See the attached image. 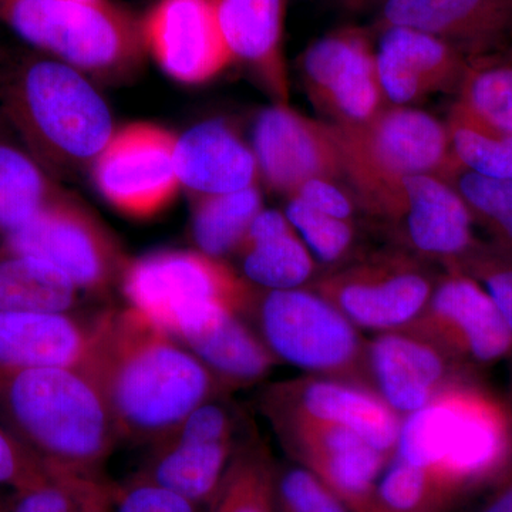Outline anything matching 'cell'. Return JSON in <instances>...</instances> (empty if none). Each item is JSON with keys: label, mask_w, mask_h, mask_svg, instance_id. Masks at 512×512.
Returning a JSON list of instances; mask_svg holds the SVG:
<instances>
[{"label": "cell", "mask_w": 512, "mask_h": 512, "mask_svg": "<svg viewBox=\"0 0 512 512\" xmlns=\"http://www.w3.org/2000/svg\"><path fill=\"white\" fill-rule=\"evenodd\" d=\"M109 404L121 440L153 446L200 404L228 393L180 340L136 309L101 312L82 366Z\"/></svg>", "instance_id": "1"}, {"label": "cell", "mask_w": 512, "mask_h": 512, "mask_svg": "<svg viewBox=\"0 0 512 512\" xmlns=\"http://www.w3.org/2000/svg\"><path fill=\"white\" fill-rule=\"evenodd\" d=\"M0 423L50 473L101 476L119 431L84 367H46L0 377Z\"/></svg>", "instance_id": "2"}, {"label": "cell", "mask_w": 512, "mask_h": 512, "mask_svg": "<svg viewBox=\"0 0 512 512\" xmlns=\"http://www.w3.org/2000/svg\"><path fill=\"white\" fill-rule=\"evenodd\" d=\"M0 103L23 146L52 175L93 167L116 133L106 100L86 74L55 57L5 63Z\"/></svg>", "instance_id": "3"}, {"label": "cell", "mask_w": 512, "mask_h": 512, "mask_svg": "<svg viewBox=\"0 0 512 512\" xmlns=\"http://www.w3.org/2000/svg\"><path fill=\"white\" fill-rule=\"evenodd\" d=\"M426 468L461 498L512 470V409L461 380L402 420L394 456Z\"/></svg>", "instance_id": "4"}, {"label": "cell", "mask_w": 512, "mask_h": 512, "mask_svg": "<svg viewBox=\"0 0 512 512\" xmlns=\"http://www.w3.org/2000/svg\"><path fill=\"white\" fill-rule=\"evenodd\" d=\"M128 306L181 343L228 312H244L252 286L237 269L200 251H157L128 261L120 281Z\"/></svg>", "instance_id": "5"}, {"label": "cell", "mask_w": 512, "mask_h": 512, "mask_svg": "<svg viewBox=\"0 0 512 512\" xmlns=\"http://www.w3.org/2000/svg\"><path fill=\"white\" fill-rule=\"evenodd\" d=\"M0 20L84 74L119 76L146 50L141 22L107 0H0Z\"/></svg>", "instance_id": "6"}, {"label": "cell", "mask_w": 512, "mask_h": 512, "mask_svg": "<svg viewBox=\"0 0 512 512\" xmlns=\"http://www.w3.org/2000/svg\"><path fill=\"white\" fill-rule=\"evenodd\" d=\"M242 316L278 363L306 375L370 387L362 330L312 288L265 291L252 286Z\"/></svg>", "instance_id": "7"}, {"label": "cell", "mask_w": 512, "mask_h": 512, "mask_svg": "<svg viewBox=\"0 0 512 512\" xmlns=\"http://www.w3.org/2000/svg\"><path fill=\"white\" fill-rule=\"evenodd\" d=\"M330 127L356 201L412 175L444 178L457 165L446 121L414 107L386 106L366 123Z\"/></svg>", "instance_id": "8"}, {"label": "cell", "mask_w": 512, "mask_h": 512, "mask_svg": "<svg viewBox=\"0 0 512 512\" xmlns=\"http://www.w3.org/2000/svg\"><path fill=\"white\" fill-rule=\"evenodd\" d=\"M393 247L431 265L458 268L483 242L476 222L453 185L437 175H412L359 201Z\"/></svg>", "instance_id": "9"}, {"label": "cell", "mask_w": 512, "mask_h": 512, "mask_svg": "<svg viewBox=\"0 0 512 512\" xmlns=\"http://www.w3.org/2000/svg\"><path fill=\"white\" fill-rule=\"evenodd\" d=\"M439 275L429 262L390 247L326 271L309 288L357 329L379 335L410 328L429 303Z\"/></svg>", "instance_id": "10"}, {"label": "cell", "mask_w": 512, "mask_h": 512, "mask_svg": "<svg viewBox=\"0 0 512 512\" xmlns=\"http://www.w3.org/2000/svg\"><path fill=\"white\" fill-rule=\"evenodd\" d=\"M227 394L212 397L150 446L138 480L150 481L207 507L235 451L248 434Z\"/></svg>", "instance_id": "11"}, {"label": "cell", "mask_w": 512, "mask_h": 512, "mask_svg": "<svg viewBox=\"0 0 512 512\" xmlns=\"http://www.w3.org/2000/svg\"><path fill=\"white\" fill-rule=\"evenodd\" d=\"M0 255L35 256L99 295L120 284L128 262L109 229L66 194L3 239Z\"/></svg>", "instance_id": "12"}, {"label": "cell", "mask_w": 512, "mask_h": 512, "mask_svg": "<svg viewBox=\"0 0 512 512\" xmlns=\"http://www.w3.org/2000/svg\"><path fill=\"white\" fill-rule=\"evenodd\" d=\"M404 332L426 340L470 373L512 356V332L493 299L458 268L440 272L429 303Z\"/></svg>", "instance_id": "13"}, {"label": "cell", "mask_w": 512, "mask_h": 512, "mask_svg": "<svg viewBox=\"0 0 512 512\" xmlns=\"http://www.w3.org/2000/svg\"><path fill=\"white\" fill-rule=\"evenodd\" d=\"M175 143L171 131L154 124L120 128L94 161V184L121 214L153 217L168 207L181 187Z\"/></svg>", "instance_id": "14"}, {"label": "cell", "mask_w": 512, "mask_h": 512, "mask_svg": "<svg viewBox=\"0 0 512 512\" xmlns=\"http://www.w3.org/2000/svg\"><path fill=\"white\" fill-rule=\"evenodd\" d=\"M301 69L312 103L332 126L366 123L386 107L366 30L348 26L320 37L303 53Z\"/></svg>", "instance_id": "15"}, {"label": "cell", "mask_w": 512, "mask_h": 512, "mask_svg": "<svg viewBox=\"0 0 512 512\" xmlns=\"http://www.w3.org/2000/svg\"><path fill=\"white\" fill-rule=\"evenodd\" d=\"M292 461L308 468L352 508L365 512L392 457L355 431L298 416H268Z\"/></svg>", "instance_id": "16"}, {"label": "cell", "mask_w": 512, "mask_h": 512, "mask_svg": "<svg viewBox=\"0 0 512 512\" xmlns=\"http://www.w3.org/2000/svg\"><path fill=\"white\" fill-rule=\"evenodd\" d=\"M268 416H298L355 431L386 456H394L402 417L372 389L349 380L306 375L276 383L261 397Z\"/></svg>", "instance_id": "17"}, {"label": "cell", "mask_w": 512, "mask_h": 512, "mask_svg": "<svg viewBox=\"0 0 512 512\" xmlns=\"http://www.w3.org/2000/svg\"><path fill=\"white\" fill-rule=\"evenodd\" d=\"M141 30L146 50L180 83L208 82L234 60L214 0H158Z\"/></svg>", "instance_id": "18"}, {"label": "cell", "mask_w": 512, "mask_h": 512, "mask_svg": "<svg viewBox=\"0 0 512 512\" xmlns=\"http://www.w3.org/2000/svg\"><path fill=\"white\" fill-rule=\"evenodd\" d=\"M252 151L259 177L285 197L312 178H342V161L330 124L308 119L285 103L259 114Z\"/></svg>", "instance_id": "19"}, {"label": "cell", "mask_w": 512, "mask_h": 512, "mask_svg": "<svg viewBox=\"0 0 512 512\" xmlns=\"http://www.w3.org/2000/svg\"><path fill=\"white\" fill-rule=\"evenodd\" d=\"M367 373L370 387L402 420L451 384L471 379L439 349L404 330L367 340Z\"/></svg>", "instance_id": "20"}, {"label": "cell", "mask_w": 512, "mask_h": 512, "mask_svg": "<svg viewBox=\"0 0 512 512\" xmlns=\"http://www.w3.org/2000/svg\"><path fill=\"white\" fill-rule=\"evenodd\" d=\"M463 52L439 37L384 28L376 69L387 106L412 107L431 94L456 92L468 66Z\"/></svg>", "instance_id": "21"}, {"label": "cell", "mask_w": 512, "mask_h": 512, "mask_svg": "<svg viewBox=\"0 0 512 512\" xmlns=\"http://www.w3.org/2000/svg\"><path fill=\"white\" fill-rule=\"evenodd\" d=\"M384 28L439 37L468 59L493 56L512 39V0H386Z\"/></svg>", "instance_id": "22"}, {"label": "cell", "mask_w": 512, "mask_h": 512, "mask_svg": "<svg viewBox=\"0 0 512 512\" xmlns=\"http://www.w3.org/2000/svg\"><path fill=\"white\" fill-rule=\"evenodd\" d=\"M96 318L76 312H0V377L46 367H82Z\"/></svg>", "instance_id": "23"}, {"label": "cell", "mask_w": 512, "mask_h": 512, "mask_svg": "<svg viewBox=\"0 0 512 512\" xmlns=\"http://www.w3.org/2000/svg\"><path fill=\"white\" fill-rule=\"evenodd\" d=\"M174 161L181 187L194 198L247 190L261 178L252 147L221 120L197 124L177 137Z\"/></svg>", "instance_id": "24"}, {"label": "cell", "mask_w": 512, "mask_h": 512, "mask_svg": "<svg viewBox=\"0 0 512 512\" xmlns=\"http://www.w3.org/2000/svg\"><path fill=\"white\" fill-rule=\"evenodd\" d=\"M234 255L239 262L238 274L254 288H309L318 278V262L285 212L259 211Z\"/></svg>", "instance_id": "25"}, {"label": "cell", "mask_w": 512, "mask_h": 512, "mask_svg": "<svg viewBox=\"0 0 512 512\" xmlns=\"http://www.w3.org/2000/svg\"><path fill=\"white\" fill-rule=\"evenodd\" d=\"M234 59L242 60L281 101L288 97L282 53L285 0H214Z\"/></svg>", "instance_id": "26"}, {"label": "cell", "mask_w": 512, "mask_h": 512, "mask_svg": "<svg viewBox=\"0 0 512 512\" xmlns=\"http://www.w3.org/2000/svg\"><path fill=\"white\" fill-rule=\"evenodd\" d=\"M183 345L227 392L261 382L278 360L239 312H228Z\"/></svg>", "instance_id": "27"}, {"label": "cell", "mask_w": 512, "mask_h": 512, "mask_svg": "<svg viewBox=\"0 0 512 512\" xmlns=\"http://www.w3.org/2000/svg\"><path fill=\"white\" fill-rule=\"evenodd\" d=\"M63 195L22 141L0 134V244Z\"/></svg>", "instance_id": "28"}, {"label": "cell", "mask_w": 512, "mask_h": 512, "mask_svg": "<svg viewBox=\"0 0 512 512\" xmlns=\"http://www.w3.org/2000/svg\"><path fill=\"white\" fill-rule=\"evenodd\" d=\"M80 289L49 262L28 255H0V312L70 313Z\"/></svg>", "instance_id": "29"}, {"label": "cell", "mask_w": 512, "mask_h": 512, "mask_svg": "<svg viewBox=\"0 0 512 512\" xmlns=\"http://www.w3.org/2000/svg\"><path fill=\"white\" fill-rule=\"evenodd\" d=\"M275 470L268 448L258 437L248 434L205 512H275Z\"/></svg>", "instance_id": "30"}, {"label": "cell", "mask_w": 512, "mask_h": 512, "mask_svg": "<svg viewBox=\"0 0 512 512\" xmlns=\"http://www.w3.org/2000/svg\"><path fill=\"white\" fill-rule=\"evenodd\" d=\"M261 210L262 195L256 187L195 198L191 231L198 251L220 259L235 254Z\"/></svg>", "instance_id": "31"}, {"label": "cell", "mask_w": 512, "mask_h": 512, "mask_svg": "<svg viewBox=\"0 0 512 512\" xmlns=\"http://www.w3.org/2000/svg\"><path fill=\"white\" fill-rule=\"evenodd\" d=\"M456 104L483 126L512 134V59L468 60Z\"/></svg>", "instance_id": "32"}, {"label": "cell", "mask_w": 512, "mask_h": 512, "mask_svg": "<svg viewBox=\"0 0 512 512\" xmlns=\"http://www.w3.org/2000/svg\"><path fill=\"white\" fill-rule=\"evenodd\" d=\"M117 493L103 476L52 473L37 487L13 491L6 512H113Z\"/></svg>", "instance_id": "33"}, {"label": "cell", "mask_w": 512, "mask_h": 512, "mask_svg": "<svg viewBox=\"0 0 512 512\" xmlns=\"http://www.w3.org/2000/svg\"><path fill=\"white\" fill-rule=\"evenodd\" d=\"M460 501L431 471L393 457L377 481L369 508L380 512H450Z\"/></svg>", "instance_id": "34"}, {"label": "cell", "mask_w": 512, "mask_h": 512, "mask_svg": "<svg viewBox=\"0 0 512 512\" xmlns=\"http://www.w3.org/2000/svg\"><path fill=\"white\" fill-rule=\"evenodd\" d=\"M460 194L490 247L512 259V180H495L456 165L444 177Z\"/></svg>", "instance_id": "35"}, {"label": "cell", "mask_w": 512, "mask_h": 512, "mask_svg": "<svg viewBox=\"0 0 512 512\" xmlns=\"http://www.w3.org/2000/svg\"><path fill=\"white\" fill-rule=\"evenodd\" d=\"M451 153L464 170L495 180H512V148L504 134L478 123L457 104L446 121Z\"/></svg>", "instance_id": "36"}, {"label": "cell", "mask_w": 512, "mask_h": 512, "mask_svg": "<svg viewBox=\"0 0 512 512\" xmlns=\"http://www.w3.org/2000/svg\"><path fill=\"white\" fill-rule=\"evenodd\" d=\"M285 214L318 265L325 266L328 271L348 264L360 255L356 254V222L330 217L293 197L288 198Z\"/></svg>", "instance_id": "37"}, {"label": "cell", "mask_w": 512, "mask_h": 512, "mask_svg": "<svg viewBox=\"0 0 512 512\" xmlns=\"http://www.w3.org/2000/svg\"><path fill=\"white\" fill-rule=\"evenodd\" d=\"M275 512H353L328 484L308 468L276 464Z\"/></svg>", "instance_id": "38"}, {"label": "cell", "mask_w": 512, "mask_h": 512, "mask_svg": "<svg viewBox=\"0 0 512 512\" xmlns=\"http://www.w3.org/2000/svg\"><path fill=\"white\" fill-rule=\"evenodd\" d=\"M458 269L483 285L512 332V259L483 244Z\"/></svg>", "instance_id": "39"}, {"label": "cell", "mask_w": 512, "mask_h": 512, "mask_svg": "<svg viewBox=\"0 0 512 512\" xmlns=\"http://www.w3.org/2000/svg\"><path fill=\"white\" fill-rule=\"evenodd\" d=\"M50 474L45 464L0 423V488L19 493L45 483Z\"/></svg>", "instance_id": "40"}, {"label": "cell", "mask_w": 512, "mask_h": 512, "mask_svg": "<svg viewBox=\"0 0 512 512\" xmlns=\"http://www.w3.org/2000/svg\"><path fill=\"white\" fill-rule=\"evenodd\" d=\"M113 512H205V508L160 485L133 478L119 487Z\"/></svg>", "instance_id": "41"}, {"label": "cell", "mask_w": 512, "mask_h": 512, "mask_svg": "<svg viewBox=\"0 0 512 512\" xmlns=\"http://www.w3.org/2000/svg\"><path fill=\"white\" fill-rule=\"evenodd\" d=\"M289 197L302 201L313 210L323 212L339 220L356 222L357 204L352 191H346L333 178H312L299 185ZM286 197V198H289Z\"/></svg>", "instance_id": "42"}, {"label": "cell", "mask_w": 512, "mask_h": 512, "mask_svg": "<svg viewBox=\"0 0 512 512\" xmlns=\"http://www.w3.org/2000/svg\"><path fill=\"white\" fill-rule=\"evenodd\" d=\"M476 512H512V470L495 484L493 493Z\"/></svg>", "instance_id": "43"}, {"label": "cell", "mask_w": 512, "mask_h": 512, "mask_svg": "<svg viewBox=\"0 0 512 512\" xmlns=\"http://www.w3.org/2000/svg\"><path fill=\"white\" fill-rule=\"evenodd\" d=\"M386 0H343L346 8L350 10H366L375 6L376 3H384Z\"/></svg>", "instance_id": "44"}, {"label": "cell", "mask_w": 512, "mask_h": 512, "mask_svg": "<svg viewBox=\"0 0 512 512\" xmlns=\"http://www.w3.org/2000/svg\"><path fill=\"white\" fill-rule=\"evenodd\" d=\"M3 490V488H0ZM13 491H10L9 494L0 493V512H6L9 507L10 498H12Z\"/></svg>", "instance_id": "45"}, {"label": "cell", "mask_w": 512, "mask_h": 512, "mask_svg": "<svg viewBox=\"0 0 512 512\" xmlns=\"http://www.w3.org/2000/svg\"><path fill=\"white\" fill-rule=\"evenodd\" d=\"M505 140H507V143L510 144V147L512 148V134H504Z\"/></svg>", "instance_id": "46"}, {"label": "cell", "mask_w": 512, "mask_h": 512, "mask_svg": "<svg viewBox=\"0 0 512 512\" xmlns=\"http://www.w3.org/2000/svg\"><path fill=\"white\" fill-rule=\"evenodd\" d=\"M365 512H380V511L373 510V508H369V510H367V511H365Z\"/></svg>", "instance_id": "47"}]
</instances>
